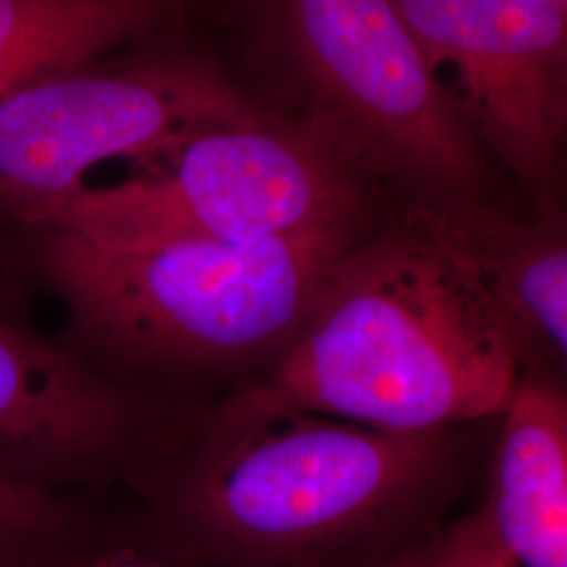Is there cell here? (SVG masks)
I'll list each match as a JSON object with an SVG mask.
<instances>
[{"label":"cell","instance_id":"277c9868","mask_svg":"<svg viewBox=\"0 0 567 567\" xmlns=\"http://www.w3.org/2000/svg\"><path fill=\"white\" fill-rule=\"evenodd\" d=\"M112 187H81L7 229H58L95 240L252 244L383 221V187L324 124L252 105L140 164Z\"/></svg>","mask_w":567,"mask_h":567},{"label":"cell","instance_id":"8992f818","mask_svg":"<svg viewBox=\"0 0 567 567\" xmlns=\"http://www.w3.org/2000/svg\"><path fill=\"white\" fill-rule=\"evenodd\" d=\"M255 103L210 61L147 51L82 61L0 97V227L84 187L97 164H142Z\"/></svg>","mask_w":567,"mask_h":567},{"label":"cell","instance_id":"4fadbf2b","mask_svg":"<svg viewBox=\"0 0 567 567\" xmlns=\"http://www.w3.org/2000/svg\"><path fill=\"white\" fill-rule=\"evenodd\" d=\"M374 567H519V564L494 540L473 508Z\"/></svg>","mask_w":567,"mask_h":567},{"label":"cell","instance_id":"9c48e42d","mask_svg":"<svg viewBox=\"0 0 567 567\" xmlns=\"http://www.w3.org/2000/svg\"><path fill=\"white\" fill-rule=\"evenodd\" d=\"M405 213L473 271L526 365L566 370L567 236L559 204L517 219L480 200H412Z\"/></svg>","mask_w":567,"mask_h":567},{"label":"cell","instance_id":"9a60e30c","mask_svg":"<svg viewBox=\"0 0 567 567\" xmlns=\"http://www.w3.org/2000/svg\"><path fill=\"white\" fill-rule=\"evenodd\" d=\"M543 2H548V4H557V7H564V9H567V0H543Z\"/></svg>","mask_w":567,"mask_h":567},{"label":"cell","instance_id":"7c38bea8","mask_svg":"<svg viewBox=\"0 0 567 567\" xmlns=\"http://www.w3.org/2000/svg\"><path fill=\"white\" fill-rule=\"evenodd\" d=\"M107 529L79 494L0 475V567H60Z\"/></svg>","mask_w":567,"mask_h":567},{"label":"cell","instance_id":"8fae6325","mask_svg":"<svg viewBox=\"0 0 567 567\" xmlns=\"http://www.w3.org/2000/svg\"><path fill=\"white\" fill-rule=\"evenodd\" d=\"M182 11L171 0H0V97L44 72L150 41Z\"/></svg>","mask_w":567,"mask_h":567},{"label":"cell","instance_id":"6da1fadb","mask_svg":"<svg viewBox=\"0 0 567 567\" xmlns=\"http://www.w3.org/2000/svg\"><path fill=\"white\" fill-rule=\"evenodd\" d=\"M475 440L215 402L126 486L143 534L204 566L374 567L446 526Z\"/></svg>","mask_w":567,"mask_h":567},{"label":"cell","instance_id":"30bf717a","mask_svg":"<svg viewBox=\"0 0 567 567\" xmlns=\"http://www.w3.org/2000/svg\"><path fill=\"white\" fill-rule=\"evenodd\" d=\"M561 372L526 365L511 391L480 507L519 567H567V393Z\"/></svg>","mask_w":567,"mask_h":567},{"label":"cell","instance_id":"7a4b0ae2","mask_svg":"<svg viewBox=\"0 0 567 567\" xmlns=\"http://www.w3.org/2000/svg\"><path fill=\"white\" fill-rule=\"evenodd\" d=\"M379 224L252 244L9 231L11 250L65 307L61 343L118 383L185 402L182 389L225 381L238 391L276 364L332 267Z\"/></svg>","mask_w":567,"mask_h":567},{"label":"cell","instance_id":"ba28073f","mask_svg":"<svg viewBox=\"0 0 567 567\" xmlns=\"http://www.w3.org/2000/svg\"><path fill=\"white\" fill-rule=\"evenodd\" d=\"M196 405L114 381L0 307V475L63 494L126 484Z\"/></svg>","mask_w":567,"mask_h":567},{"label":"cell","instance_id":"3957f363","mask_svg":"<svg viewBox=\"0 0 567 567\" xmlns=\"http://www.w3.org/2000/svg\"><path fill=\"white\" fill-rule=\"evenodd\" d=\"M522 368L473 271L402 208L332 267L278 362L217 402L421 433L496 421Z\"/></svg>","mask_w":567,"mask_h":567},{"label":"cell","instance_id":"5b68a950","mask_svg":"<svg viewBox=\"0 0 567 567\" xmlns=\"http://www.w3.org/2000/svg\"><path fill=\"white\" fill-rule=\"evenodd\" d=\"M269 39L324 124L405 200L477 196L486 150L429 70L395 0H269Z\"/></svg>","mask_w":567,"mask_h":567},{"label":"cell","instance_id":"2e32d148","mask_svg":"<svg viewBox=\"0 0 567 567\" xmlns=\"http://www.w3.org/2000/svg\"><path fill=\"white\" fill-rule=\"evenodd\" d=\"M171 2H175V4H179V7L187 4V0H171Z\"/></svg>","mask_w":567,"mask_h":567},{"label":"cell","instance_id":"52a82bcc","mask_svg":"<svg viewBox=\"0 0 567 567\" xmlns=\"http://www.w3.org/2000/svg\"><path fill=\"white\" fill-rule=\"evenodd\" d=\"M429 70L454 79L475 140L538 208L557 203L567 122V9L543 0H395ZM442 82V81H440Z\"/></svg>","mask_w":567,"mask_h":567},{"label":"cell","instance_id":"5bb4252c","mask_svg":"<svg viewBox=\"0 0 567 567\" xmlns=\"http://www.w3.org/2000/svg\"><path fill=\"white\" fill-rule=\"evenodd\" d=\"M60 567H208L182 557L150 536L137 524L126 529L110 527L100 540L82 548Z\"/></svg>","mask_w":567,"mask_h":567}]
</instances>
